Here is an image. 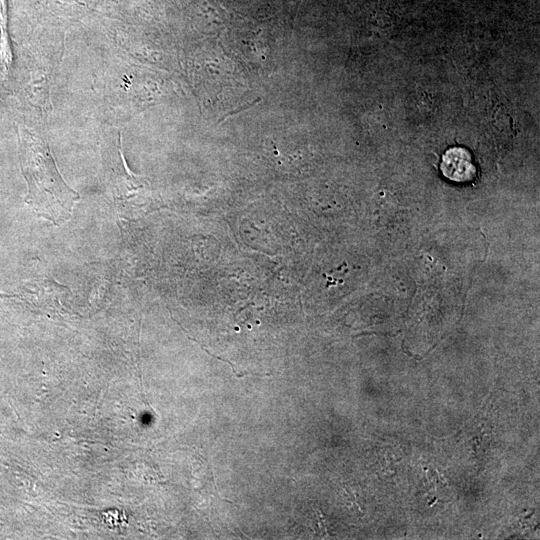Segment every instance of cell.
<instances>
[{
	"instance_id": "obj_3",
	"label": "cell",
	"mask_w": 540,
	"mask_h": 540,
	"mask_svg": "<svg viewBox=\"0 0 540 540\" xmlns=\"http://www.w3.org/2000/svg\"><path fill=\"white\" fill-rule=\"evenodd\" d=\"M437 472H438V475H439L440 477H442L441 472H440L439 470H437ZM442 482L445 483V484L447 485V483H446V481H445V478H442Z\"/></svg>"
},
{
	"instance_id": "obj_2",
	"label": "cell",
	"mask_w": 540,
	"mask_h": 540,
	"mask_svg": "<svg viewBox=\"0 0 540 540\" xmlns=\"http://www.w3.org/2000/svg\"><path fill=\"white\" fill-rule=\"evenodd\" d=\"M440 169L446 178L455 182H468L476 175L472 156L462 147L448 149L442 156Z\"/></svg>"
},
{
	"instance_id": "obj_1",
	"label": "cell",
	"mask_w": 540,
	"mask_h": 540,
	"mask_svg": "<svg viewBox=\"0 0 540 540\" xmlns=\"http://www.w3.org/2000/svg\"><path fill=\"white\" fill-rule=\"evenodd\" d=\"M24 167L30 202L46 219L61 223L69 219L79 195L61 177L47 144L28 133Z\"/></svg>"
}]
</instances>
